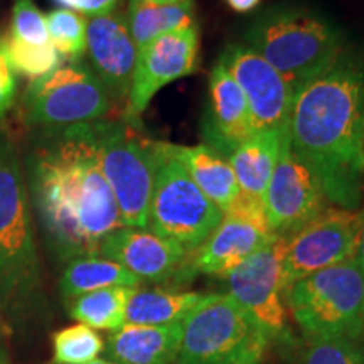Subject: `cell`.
I'll use <instances>...</instances> for the list:
<instances>
[{
    "label": "cell",
    "instance_id": "6da1fadb",
    "mask_svg": "<svg viewBox=\"0 0 364 364\" xmlns=\"http://www.w3.org/2000/svg\"><path fill=\"white\" fill-rule=\"evenodd\" d=\"M41 132L24 177L46 238L63 260L98 255L102 241L124 223L100 169L90 124Z\"/></svg>",
    "mask_w": 364,
    "mask_h": 364
},
{
    "label": "cell",
    "instance_id": "7a4b0ae2",
    "mask_svg": "<svg viewBox=\"0 0 364 364\" xmlns=\"http://www.w3.org/2000/svg\"><path fill=\"white\" fill-rule=\"evenodd\" d=\"M287 139L332 206L358 209L364 184V76L343 54L294 95Z\"/></svg>",
    "mask_w": 364,
    "mask_h": 364
},
{
    "label": "cell",
    "instance_id": "3957f363",
    "mask_svg": "<svg viewBox=\"0 0 364 364\" xmlns=\"http://www.w3.org/2000/svg\"><path fill=\"white\" fill-rule=\"evenodd\" d=\"M245 41L287 81L294 95L344 54L339 27L321 12L300 6L268 9L248 27Z\"/></svg>",
    "mask_w": 364,
    "mask_h": 364
},
{
    "label": "cell",
    "instance_id": "277c9868",
    "mask_svg": "<svg viewBox=\"0 0 364 364\" xmlns=\"http://www.w3.org/2000/svg\"><path fill=\"white\" fill-rule=\"evenodd\" d=\"M41 265L24 171L0 135V309L21 311L39 292Z\"/></svg>",
    "mask_w": 364,
    "mask_h": 364
},
{
    "label": "cell",
    "instance_id": "5b68a950",
    "mask_svg": "<svg viewBox=\"0 0 364 364\" xmlns=\"http://www.w3.org/2000/svg\"><path fill=\"white\" fill-rule=\"evenodd\" d=\"M268 341L230 295H203L182 318L174 364H262Z\"/></svg>",
    "mask_w": 364,
    "mask_h": 364
},
{
    "label": "cell",
    "instance_id": "8992f818",
    "mask_svg": "<svg viewBox=\"0 0 364 364\" xmlns=\"http://www.w3.org/2000/svg\"><path fill=\"white\" fill-rule=\"evenodd\" d=\"M90 129L100 169L115 196L122 223L147 230L159 142L129 120H98L90 124Z\"/></svg>",
    "mask_w": 364,
    "mask_h": 364
},
{
    "label": "cell",
    "instance_id": "52a82bcc",
    "mask_svg": "<svg viewBox=\"0 0 364 364\" xmlns=\"http://www.w3.org/2000/svg\"><path fill=\"white\" fill-rule=\"evenodd\" d=\"M284 297L307 338L359 341L364 334V273L354 260L295 282Z\"/></svg>",
    "mask_w": 364,
    "mask_h": 364
},
{
    "label": "cell",
    "instance_id": "ba28073f",
    "mask_svg": "<svg viewBox=\"0 0 364 364\" xmlns=\"http://www.w3.org/2000/svg\"><path fill=\"white\" fill-rule=\"evenodd\" d=\"M223 216L177 161L174 144L159 142L147 230L193 253L211 236Z\"/></svg>",
    "mask_w": 364,
    "mask_h": 364
},
{
    "label": "cell",
    "instance_id": "9c48e42d",
    "mask_svg": "<svg viewBox=\"0 0 364 364\" xmlns=\"http://www.w3.org/2000/svg\"><path fill=\"white\" fill-rule=\"evenodd\" d=\"M21 103L22 120L36 130H59L107 120L115 105L91 68L80 61L61 65L31 81Z\"/></svg>",
    "mask_w": 364,
    "mask_h": 364
},
{
    "label": "cell",
    "instance_id": "30bf717a",
    "mask_svg": "<svg viewBox=\"0 0 364 364\" xmlns=\"http://www.w3.org/2000/svg\"><path fill=\"white\" fill-rule=\"evenodd\" d=\"M358 230L359 209L329 204L321 215L289 236L282 258L284 292L312 273L353 260Z\"/></svg>",
    "mask_w": 364,
    "mask_h": 364
},
{
    "label": "cell",
    "instance_id": "8fae6325",
    "mask_svg": "<svg viewBox=\"0 0 364 364\" xmlns=\"http://www.w3.org/2000/svg\"><path fill=\"white\" fill-rule=\"evenodd\" d=\"M324 189L282 135L279 161L268 181L263 208L267 225L275 236H292L329 206Z\"/></svg>",
    "mask_w": 364,
    "mask_h": 364
},
{
    "label": "cell",
    "instance_id": "7c38bea8",
    "mask_svg": "<svg viewBox=\"0 0 364 364\" xmlns=\"http://www.w3.org/2000/svg\"><path fill=\"white\" fill-rule=\"evenodd\" d=\"M287 238L275 236L226 277L230 297L267 332L277 338L285 331L287 306L282 282V258Z\"/></svg>",
    "mask_w": 364,
    "mask_h": 364
},
{
    "label": "cell",
    "instance_id": "4fadbf2b",
    "mask_svg": "<svg viewBox=\"0 0 364 364\" xmlns=\"http://www.w3.org/2000/svg\"><path fill=\"white\" fill-rule=\"evenodd\" d=\"M199 27L167 33L140 49L124 117L135 122L164 86L199 70Z\"/></svg>",
    "mask_w": 364,
    "mask_h": 364
},
{
    "label": "cell",
    "instance_id": "5bb4252c",
    "mask_svg": "<svg viewBox=\"0 0 364 364\" xmlns=\"http://www.w3.org/2000/svg\"><path fill=\"white\" fill-rule=\"evenodd\" d=\"M221 59L243 91L253 134L284 132L294 100L287 81L248 46L230 44Z\"/></svg>",
    "mask_w": 364,
    "mask_h": 364
},
{
    "label": "cell",
    "instance_id": "9a60e30c",
    "mask_svg": "<svg viewBox=\"0 0 364 364\" xmlns=\"http://www.w3.org/2000/svg\"><path fill=\"white\" fill-rule=\"evenodd\" d=\"M98 255L127 268L140 282L172 280L191 267V253L140 228H120L102 241Z\"/></svg>",
    "mask_w": 364,
    "mask_h": 364
},
{
    "label": "cell",
    "instance_id": "2e32d148",
    "mask_svg": "<svg viewBox=\"0 0 364 364\" xmlns=\"http://www.w3.org/2000/svg\"><path fill=\"white\" fill-rule=\"evenodd\" d=\"M90 68L102 81L113 103L129 100L139 49L132 39L125 16L118 12L90 17L86 26Z\"/></svg>",
    "mask_w": 364,
    "mask_h": 364
},
{
    "label": "cell",
    "instance_id": "e0dca14e",
    "mask_svg": "<svg viewBox=\"0 0 364 364\" xmlns=\"http://www.w3.org/2000/svg\"><path fill=\"white\" fill-rule=\"evenodd\" d=\"M273 238L275 235L267 225L223 216L211 236L191 253V267L196 272L226 279L236 267L258 250L265 248Z\"/></svg>",
    "mask_w": 364,
    "mask_h": 364
},
{
    "label": "cell",
    "instance_id": "ac0fdd59",
    "mask_svg": "<svg viewBox=\"0 0 364 364\" xmlns=\"http://www.w3.org/2000/svg\"><path fill=\"white\" fill-rule=\"evenodd\" d=\"M209 97L215 139L223 150L231 154V150L253 135V130L243 91L221 58L209 75Z\"/></svg>",
    "mask_w": 364,
    "mask_h": 364
},
{
    "label": "cell",
    "instance_id": "d6986e66",
    "mask_svg": "<svg viewBox=\"0 0 364 364\" xmlns=\"http://www.w3.org/2000/svg\"><path fill=\"white\" fill-rule=\"evenodd\" d=\"M181 324L124 326L108 338L105 351L118 364H174Z\"/></svg>",
    "mask_w": 364,
    "mask_h": 364
},
{
    "label": "cell",
    "instance_id": "ffe728a7",
    "mask_svg": "<svg viewBox=\"0 0 364 364\" xmlns=\"http://www.w3.org/2000/svg\"><path fill=\"white\" fill-rule=\"evenodd\" d=\"M174 154L196 186L225 215L241 191L230 162L221 156L220 150L206 144L194 147L174 145Z\"/></svg>",
    "mask_w": 364,
    "mask_h": 364
},
{
    "label": "cell",
    "instance_id": "44dd1931",
    "mask_svg": "<svg viewBox=\"0 0 364 364\" xmlns=\"http://www.w3.org/2000/svg\"><path fill=\"white\" fill-rule=\"evenodd\" d=\"M284 132H258L231 150L228 162L235 172L241 194L263 203L268 181L279 161Z\"/></svg>",
    "mask_w": 364,
    "mask_h": 364
},
{
    "label": "cell",
    "instance_id": "7402d4cb",
    "mask_svg": "<svg viewBox=\"0 0 364 364\" xmlns=\"http://www.w3.org/2000/svg\"><path fill=\"white\" fill-rule=\"evenodd\" d=\"M125 21L139 51L164 34L198 24L193 0H129Z\"/></svg>",
    "mask_w": 364,
    "mask_h": 364
},
{
    "label": "cell",
    "instance_id": "603a6c76",
    "mask_svg": "<svg viewBox=\"0 0 364 364\" xmlns=\"http://www.w3.org/2000/svg\"><path fill=\"white\" fill-rule=\"evenodd\" d=\"M140 284L142 282L127 268L100 255H93V257H80L68 262L59 280V289H61L63 297L73 300L80 295L110 289V287L139 289Z\"/></svg>",
    "mask_w": 364,
    "mask_h": 364
},
{
    "label": "cell",
    "instance_id": "cb8c5ba5",
    "mask_svg": "<svg viewBox=\"0 0 364 364\" xmlns=\"http://www.w3.org/2000/svg\"><path fill=\"white\" fill-rule=\"evenodd\" d=\"M203 299L198 292H172L166 289L139 290L129 300L125 326H174Z\"/></svg>",
    "mask_w": 364,
    "mask_h": 364
},
{
    "label": "cell",
    "instance_id": "d4e9b609",
    "mask_svg": "<svg viewBox=\"0 0 364 364\" xmlns=\"http://www.w3.org/2000/svg\"><path fill=\"white\" fill-rule=\"evenodd\" d=\"M132 287H110L80 295L70 304V316L91 329L118 331L125 326V312L132 294Z\"/></svg>",
    "mask_w": 364,
    "mask_h": 364
},
{
    "label": "cell",
    "instance_id": "484cf974",
    "mask_svg": "<svg viewBox=\"0 0 364 364\" xmlns=\"http://www.w3.org/2000/svg\"><path fill=\"white\" fill-rule=\"evenodd\" d=\"M105 351V343L97 331L75 324L53 336L54 364H86Z\"/></svg>",
    "mask_w": 364,
    "mask_h": 364
},
{
    "label": "cell",
    "instance_id": "4316f807",
    "mask_svg": "<svg viewBox=\"0 0 364 364\" xmlns=\"http://www.w3.org/2000/svg\"><path fill=\"white\" fill-rule=\"evenodd\" d=\"M46 26L51 44L61 58L78 61L86 53V26L88 21L70 9H54L46 14Z\"/></svg>",
    "mask_w": 364,
    "mask_h": 364
},
{
    "label": "cell",
    "instance_id": "83f0119b",
    "mask_svg": "<svg viewBox=\"0 0 364 364\" xmlns=\"http://www.w3.org/2000/svg\"><path fill=\"white\" fill-rule=\"evenodd\" d=\"M7 36V34H6ZM7 53L16 73L27 78L38 80L61 66V54L49 43L44 46H31L7 36Z\"/></svg>",
    "mask_w": 364,
    "mask_h": 364
},
{
    "label": "cell",
    "instance_id": "f1b7e54d",
    "mask_svg": "<svg viewBox=\"0 0 364 364\" xmlns=\"http://www.w3.org/2000/svg\"><path fill=\"white\" fill-rule=\"evenodd\" d=\"M300 364H364V349L348 338H307Z\"/></svg>",
    "mask_w": 364,
    "mask_h": 364
},
{
    "label": "cell",
    "instance_id": "f546056e",
    "mask_svg": "<svg viewBox=\"0 0 364 364\" xmlns=\"http://www.w3.org/2000/svg\"><path fill=\"white\" fill-rule=\"evenodd\" d=\"M7 36L31 46L51 43L48 26H46V16L39 11L34 0H16L14 2L11 27H9Z\"/></svg>",
    "mask_w": 364,
    "mask_h": 364
},
{
    "label": "cell",
    "instance_id": "4dcf8cb0",
    "mask_svg": "<svg viewBox=\"0 0 364 364\" xmlns=\"http://www.w3.org/2000/svg\"><path fill=\"white\" fill-rule=\"evenodd\" d=\"M17 97V73L7 53V36L0 34V120L14 108Z\"/></svg>",
    "mask_w": 364,
    "mask_h": 364
},
{
    "label": "cell",
    "instance_id": "1f68e13d",
    "mask_svg": "<svg viewBox=\"0 0 364 364\" xmlns=\"http://www.w3.org/2000/svg\"><path fill=\"white\" fill-rule=\"evenodd\" d=\"M56 2L81 16L97 17L115 11L120 0H56Z\"/></svg>",
    "mask_w": 364,
    "mask_h": 364
},
{
    "label": "cell",
    "instance_id": "d6a6232c",
    "mask_svg": "<svg viewBox=\"0 0 364 364\" xmlns=\"http://www.w3.org/2000/svg\"><path fill=\"white\" fill-rule=\"evenodd\" d=\"M353 260L358 263L364 273V206L363 209H359V230L356 240V252H354Z\"/></svg>",
    "mask_w": 364,
    "mask_h": 364
},
{
    "label": "cell",
    "instance_id": "836d02e7",
    "mask_svg": "<svg viewBox=\"0 0 364 364\" xmlns=\"http://www.w3.org/2000/svg\"><path fill=\"white\" fill-rule=\"evenodd\" d=\"M260 2L262 0H226V4L230 6V9H233L235 12H240V14L253 11V9L260 6Z\"/></svg>",
    "mask_w": 364,
    "mask_h": 364
},
{
    "label": "cell",
    "instance_id": "e575fe53",
    "mask_svg": "<svg viewBox=\"0 0 364 364\" xmlns=\"http://www.w3.org/2000/svg\"><path fill=\"white\" fill-rule=\"evenodd\" d=\"M86 364H118V363L112 361V359H100V358H97V359H93V361H90V363H86Z\"/></svg>",
    "mask_w": 364,
    "mask_h": 364
},
{
    "label": "cell",
    "instance_id": "d590c367",
    "mask_svg": "<svg viewBox=\"0 0 364 364\" xmlns=\"http://www.w3.org/2000/svg\"><path fill=\"white\" fill-rule=\"evenodd\" d=\"M0 364H9L7 354L4 353V349H2V348H0Z\"/></svg>",
    "mask_w": 364,
    "mask_h": 364
},
{
    "label": "cell",
    "instance_id": "8d00e7d4",
    "mask_svg": "<svg viewBox=\"0 0 364 364\" xmlns=\"http://www.w3.org/2000/svg\"><path fill=\"white\" fill-rule=\"evenodd\" d=\"M166 2H181V0H166Z\"/></svg>",
    "mask_w": 364,
    "mask_h": 364
}]
</instances>
